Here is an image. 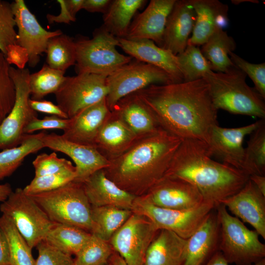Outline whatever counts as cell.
<instances>
[{
    "label": "cell",
    "mask_w": 265,
    "mask_h": 265,
    "mask_svg": "<svg viewBox=\"0 0 265 265\" xmlns=\"http://www.w3.org/2000/svg\"><path fill=\"white\" fill-rule=\"evenodd\" d=\"M149 107L162 129L181 139L208 143L218 125L214 106L204 79L169 84H153L135 92Z\"/></svg>",
    "instance_id": "obj_1"
},
{
    "label": "cell",
    "mask_w": 265,
    "mask_h": 265,
    "mask_svg": "<svg viewBox=\"0 0 265 265\" xmlns=\"http://www.w3.org/2000/svg\"><path fill=\"white\" fill-rule=\"evenodd\" d=\"M182 140L163 129L138 137L104 171L122 189L143 195L164 176Z\"/></svg>",
    "instance_id": "obj_2"
},
{
    "label": "cell",
    "mask_w": 265,
    "mask_h": 265,
    "mask_svg": "<svg viewBox=\"0 0 265 265\" xmlns=\"http://www.w3.org/2000/svg\"><path fill=\"white\" fill-rule=\"evenodd\" d=\"M207 144L182 140L163 177L178 178L195 186L204 201L215 206L238 192L249 179L240 169L213 160Z\"/></svg>",
    "instance_id": "obj_3"
},
{
    "label": "cell",
    "mask_w": 265,
    "mask_h": 265,
    "mask_svg": "<svg viewBox=\"0 0 265 265\" xmlns=\"http://www.w3.org/2000/svg\"><path fill=\"white\" fill-rule=\"evenodd\" d=\"M246 76L235 65L225 72H207L203 79L208 84L212 103L217 110L265 119L264 99L247 85Z\"/></svg>",
    "instance_id": "obj_4"
},
{
    "label": "cell",
    "mask_w": 265,
    "mask_h": 265,
    "mask_svg": "<svg viewBox=\"0 0 265 265\" xmlns=\"http://www.w3.org/2000/svg\"><path fill=\"white\" fill-rule=\"evenodd\" d=\"M29 196L53 222L91 233L92 206L82 183L72 181L55 189Z\"/></svg>",
    "instance_id": "obj_5"
},
{
    "label": "cell",
    "mask_w": 265,
    "mask_h": 265,
    "mask_svg": "<svg viewBox=\"0 0 265 265\" xmlns=\"http://www.w3.org/2000/svg\"><path fill=\"white\" fill-rule=\"evenodd\" d=\"M220 224L219 250L230 264L252 265L265 259V244L257 231L231 215L223 204L215 208Z\"/></svg>",
    "instance_id": "obj_6"
},
{
    "label": "cell",
    "mask_w": 265,
    "mask_h": 265,
    "mask_svg": "<svg viewBox=\"0 0 265 265\" xmlns=\"http://www.w3.org/2000/svg\"><path fill=\"white\" fill-rule=\"evenodd\" d=\"M74 41L77 74L92 73L107 77L133 59L117 50L118 38L103 26L94 30L91 38L80 35Z\"/></svg>",
    "instance_id": "obj_7"
},
{
    "label": "cell",
    "mask_w": 265,
    "mask_h": 265,
    "mask_svg": "<svg viewBox=\"0 0 265 265\" xmlns=\"http://www.w3.org/2000/svg\"><path fill=\"white\" fill-rule=\"evenodd\" d=\"M0 211L11 220L31 249L44 240L56 224L21 188L12 191L0 205Z\"/></svg>",
    "instance_id": "obj_8"
},
{
    "label": "cell",
    "mask_w": 265,
    "mask_h": 265,
    "mask_svg": "<svg viewBox=\"0 0 265 265\" xmlns=\"http://www.w3.org/2000/svg\"><path fill=\"white\" fill-rule=\"evenodd\" d=\"M215 208L213 203L204 201L200 205L191 209H165L153 205L143 195L135 198L131 211L147 217L158 230H169L187 239Z\"/></svg>",
    "instance_id": "obj_9"
},
{
    "label": "cell",
    "mask_w": 265,
    "mask_h": 265,
    "mask_svg": "<svg viewBox=\"0 0 265 265\" xmlns=\"http://www.w3.org/2000/svg\"><path fill=\"white\" fill-rule=\"evenodd\" d=\"M175 83L165 71L155 66L132 60L107 76L106 98L109 110L121 98L153 84Z\"/></svg>",
    "instance_id": "obj_10"
},
{
    "label": "cell",
    "mask_w": 265,
    "mask_h": 265,
    "mask_svg": "<svg viewBox=\"0 0 265 265\" xmlns=\"http://www.w3.org/2000/svg\"><path fill=\"white\" fill-rule=\"evenodd\" d=\"M9 74L14 83L15 102L9 113L0 125V149L19 146L24 136L26 125L38 117L36 111L30 106V72L27 68L19 69L10 66Z\"/></svg>",
    "instance_id": "obj_11"
},
{
    "label": "cell",
    "mask_w": 265,
    "mask_h": 265,
    "mask_svg": "<svg viewBox=\"0 0 265 265\" xmlns=\"http://www.w3.org/2000/svg\"><path fill=\"white\" fill-rule=\"evenodd\" d=\"M106 76L82 73L65 77L54 93L57 105L72 118L84 108L106 98Z\"/></svg>",
    "instance_id": "obj_12"
},
{
    "label": "cell",
    "mask_w": 265,
    "mask_h": 265,
    "mask_svg": "<svg viewBox=\"0 0 265 265\" xmlns=\"http://www.w3.org/2000/svg\"><path fill=\"white\" fill-rule=\"evenodd\" d=\"M159 230L147 217L132 212L108 242L127 265H143L147 250Z\"/></svg>",
    "instance_id": "obj_13"
},
{
    "label": "cell",
    "mask_w": 265,
    "mask_h": 265,
    "mask_svg": "<svg viewBox=\"0 0 265 265\" xmlns=\"http://www.w3.org/2000/svg\"><path fill=\"white\" fill-rule=\"evenodd\" d=\"M11 4L18 28L17 44L26 49L29 56L28 64L34 67L39 63L40 56L46 53L49 40L63 33L60 29L50 31L44 28L24 0H15Z\"/></svg>",
    "instance_id": "obj_14"
},
{
    "label": "cell",
    "mask_w": 265,
    "mask_h": 265,
    "mask_svg": "<svg viewBox=\"0 0 265 265\" xmlns=\"http://www.w3.org/2000/svg\"><path fill=\"white\" fill-rule=\"evenodd\" d=\"M41 138L44 148L64 153L73 160L76 169L74 182L82 183L92 174L110 164L95 147L69 141L55 133L43 132Z\"/></svg>",
    "instance_id": "obj_15"
},
{
    "label": "cell",
    "mask_w": 265,
    "mask_h": 265,
    "mask_svg": "<svg viewBox=\"0 0 265 265\" xmlns=\"http://www.w3.org/2000/svg\"><path fill=\"white\" fill-rule=\"evenodd\" d=\"M153 205L184 210L195 208L204 201L197 187L181 179L163 177L144 194Z\"/></svg>",
    "instance_id": "obj_16"
},
{
    "label": "cell",
    "mask_w": 265,
    "mask_h": 265,
    "mask_svg": "<svg viewBox=\"0 0 265 265\" xmlns=\"http://www.w3.org/2000/svg\"><path fill=\"white\" fill-rule=\"evenodd\" d=\"M262 120L238 128H227L219 125L215 126L207 144L211 155L217 156L223 163L241 170L244 138L259 127Z\"/></svg>",
    "instance_id": "obj_17"
},
{
    "label": "cell",
    "mask_w": 265,
    "mask_h": 265,
    "mask_svg": "<svg viewBox=\"0 0 265 265\" xmlns=\"http://www.w3.org/2000/svg\"><path fill=\"white\" fill-rule=\"evenodd\" d=\"M176 0H150L143 11L135 15L124 38L150 40L161 47L167 19Z\"/></svg>",
    "instance_id": "obj_18"
},
{
    "label": "cell",
    "mask_w": 265,
    "mask_h": 265,
    "mask_svg": "<svg viewBox=\"0 0 265 265\" xmlns=\"http://www.w3.org/2000/svg\"><path fill=\"white\" fill-rule=\"evenodd\" d=\"M221 204L242 222L249 224L265 239V196L251 180Z\"/></svg>",
    "instance_id": "obj_19"
},
{
    "label": "cell",
    "mask_w": 265,
    "mask_h": 265,
    "mask_svg": "<svg viewBox=\"0 0 265 265\" xmlns=\"http://www.w3.org/2000/svg\"><path fill=\"white\" fill-rule=\"evenodd\" d=\"M110 113L105 98L69 118L70 123L61 135L69 141L95 147L99 132Z\"/></svg>",
    "instance_id": "obj_20"
},
{
    "label": "cell",
    "mask_w": 265,
    "mask_h": 265,
    "mask_svg": "<svg viewBox=\"0 0 265 265\" xmlns=\"http://www.w3.org/2000/svg\"><path fill=\"white\" fill-rule=\"evenodd\" d=\"M195 21L196 13L189 0H176L167 19L161 48L175 55L183 53Z\"/></svg>",
    "instance_id": "obj_21"
},
{
    "label": "cell",
    "mask_w": 265,
    "mask_h": 265,
    "mask_svg": "<svg viewBox=\"0 0 265 265\" xmlns=\"http://www.w3.org/2000/svg\"><path fill=\"white\" fill-rule=\"evenodd\" d=\"M118 46L132 58L155 66L168 74L175 83L183 82L177 56L169 50L157 45L153 41H132L118 38Z\"/></svg>",
    "instance_id": "obj_22"
},
{
    "label": "cell",
    "mask_w": 265,
    "mask_h": 265,
    "mask_svg": "<svg viewBox=\"0 0 265 265\" xmlns=\"http://www.w3.org/2000/svg\"><path fill=\"white\" fill-rule=\"evenodd\" d=\"M219 241L220 224L214 208L187 239L184 265H205L219 250Z\"/></svg>",
    "instance_id": "obj_23"
},
{
    "label": "cell",
    "mask_w": 265,
    "mask_h": 265,
    "mask_svg": "<svg viewBox=\"0 0 265 265\" xmlns=\"http://www.w3.org/2000/svg\"><path fill=\"white\" fill-rule=\"evenodd\" d=\"M196 13L192 36L187 44L198 46L205 43L218 28L228 22V6L217 0H189Z\"/></svg>",
    "instance_id": "obj_24"
},
{
    "label": "cell",
    "mask_w": 265,
    "mask_h": 265,
    "mask_svg": "<svg viewBox=\"0 0 265 265\" xmlns=\"http://www.w3.org/2000/svg\"><path fill=\"white\" fill-rule=\"evenodd\" d=\"M82 184L91 206H113L131 210L136 197L110 180L104 169L95 172Z\"/></svg>",
    "instance_id": "obj_25"
},
{
    "label": "cell",
    "mask_w": 265,
    "mask_h": 265,
    "mask_svg": "<svg viewBox=\"0 0 265 265\" xmlns=\"http://www.w3.org/2000/svg\"><path fill=\"white\" fill-rule=\"evenodd\" d=\"M137 138L123 120L110 111L99 132L95 147L110 161L125 152Z\"/></svg>",
    "instance_id": "obj_26"
},
{
    "label": "cell",
    "mask_w": 265,
    "mask_h": 265,
    "mask_svg": "<svg viewBox=\"0 0 265 265\" xmlns=\"http://www.w3.org/2000/svg\"><path fill=\"white\" fill-rule=\"evenodd\" d=\"M110 111L115 112L138 137L162 129L151 109L135 92L120 99Z\"/></svg>",
    "instance_id": "obj_27"
},
{
    "label": "cell",
    "mask_w": 265,
    "mask_h": 265,
    "mask_svg": "<svg viewBox=\"0 0 265 265\" xmlns=\"http://www.w3.org/2000/svg\"><path fill=\"white\" fill-rule=\"evenodd\" d=\"M187 239L174 232L159 230L149 245L143 265H184Z\"/></svg>",
    "instance_id": "obj_28"
},
{
    "label": "cell",
    "mask_w": 265,
    "mask_h": 265,
    "mask_svg": "<svg viewBox=\"0 0 265 265\" xmlns=\"http://www.w3.org/2000/svg\"><path fill=\"white\" fill-rule=\"evenodd\" d=\"M147 2L145 0H112L103 14L102 26L115 37L125 38L133 17Z\"/></svg>",
    "instance_id": "obj_29"
},
{
    "label": "cell",
    "mask_w": 265,
    "mask_h": 265,
    "mask_svg": "<svg viewBox=\"0 0 265 265\" xmlns=\"http://www.w3.org/2000/svg\"><path fill=\"white\" fill-rule=\"evenodd\" d=\"M236 47L235 40L227 32L219 28L216 30L202 45L201 53L211 63L212 70L225 72L235 66L228 53Z\"/></svg>",
    "instance_id": "obj_30"
},
{
    "label": "cell",
    "mask_w": 265,
    "mask_h": 265,
    "mask_svg": "<svg viewBox=\"0 0 265 265\" xmlns=\"http://www.w3.org/2000/svg\"><path fill=\"white\" fill-rule=\"evenodd\" d=\"M132 213L130 210L113 206H92L91 233L108 242Z\"/></svg>",
    "instance_id": "obj_31"
},
{
    "label": "cell",
    "mask_w": 265,
    "mask_h": 265,
    "mask_svg": "<svg viewBox=\"0 0 265 265\" xmlns=\"http://www.w3.org/2000/svg\"><path fill=\"white\" fill-rule=\"evenodd\" d=\"M91 235L87 231L73 226L56 223L44 240L64 253L76 256Z\"/></svg>",
    "instance_id": "obj_32"
},
{
    "label": "cell",
    "mask_w": 265,
    "mask_h": 265,
    "mask_svg": "<svg viewBox=\"0 0 265 265\" xmlns=\"http://www.w3.org/2000/svg\"><path fill=\"white\" fill-rule=\"evenodd\" d=\"M42 132L24 134L21 144L0 152V181L11 175L28 155L44 148L41 140Z\"/></svg>",
    "instance_id": "obj_33"
},
{
    "label": "cell",
    "mask_w": 265,
    "mask_h": 265,
    "mask_svg": "<svg viewBox=\"0 0 265 265\" xmlns=\"http://www.w3.org/2000/svg\"><path fill=\"white\" fill-rule=\"evenodd\" d=\"M241 170L249 176L265 175V121L262 119L259 127L251 134L247 146L244 148Z\"/></svg>",
    "instance_id": "obj_34"
},
{
    "label": "cell",
    "mask_w": 265,
    "mask_h": 265,
    "mask_svg": "<svg viewBox=\"0 0 265 265\" xmlns=\"http://www.w3.org/2000/svg\"><path fill=\"white\" fill-rule=\"evenodd\" d=\"M47 64L52 68L65 72L76 61L74 38L63 33L51 38L46 51Z\"/></svg>",
    "instance_id": "obj_35"
},
{
    "label": "cell",
    "mask_w": 265,
    "mask_h": 265,
    "mask_svg": "<svg viewBox=\"0 0 265 265\" xmlns=\"http://www.w3.org/2000/svg\"><path fill=\"white\" fill-rule=\"evenodd\" d=\"M0 227L8 243L11 265H35V260L31 253L32 249L11 220L2 214L0 217Z\"/></svg>",
    "instance_id": "obj_36"
},
{
    "label": "cell",
    "mask_w": 265,
    "mask_h": 265,
    "mask_svg": "<svg viewBox=\"0 0 265 265\" xmlns=\"http://www.w3.org/2000/svg\"><path fill=\"white\" fill-rule=\"evenodd\" d=\"M65 73L44 64L39 71L30 74L29 85L31 99L41 100L48 94H54L64 80Z\"/></svg>",
    "instance_id": "obj_37"
},
{
    "label": "cell",
    "mask_w": 265,
    "mask_h": 265,
    "mask_svg": "<svg viewBox=\"0 0 265 265\" xmlns=\"http://www.w3.org/2000/svg\"><path fill=\"white\" fill-rule=\"evenodd\" d=\"M176 56L184 82L202 79L206 73L212 71L211 63L198 46L187 44L185 51Z\"/></svg>",
    "instance_id": "obj_38"
},
{
    "label": "cell",
    "mask_w": 265,
    "mask_h": 265,
    "mask_svg": "<svg viewBox=\"0 0 265 265\" xmlns=\"http://www.w3.org/2000/svg\"><path fill=\"white\" fill-rule=\"evenodd\" d=\"M114 252L108 242L92 234L86 243L75 256V265H108Z\"/></svg>",
    "instance_id": "obj_39"
},
{
    "label": "cell",
    "mask_w": 265,
    "mask_h": 265,
    "mask_svg": "<svg viewBox=\"0 0 265 265\" xmlns=\"http://www.w3.org/2000/svg\"><path fill=\"white\" fill-rule=\"evenodd\" d=\"M76 176V169L75 166L54 174L34 177L23 190L28 195L53 190L74 181Z\"/></svg>",
    "instance_id": "obj_40"
},
{
    "label": "cell",
    "mask_w": 265,
    "mask_h": 265,
    "mask_svg": "<svg viewBox=\"0 0 265 265\" xmlns=\"http://www.w3.org/2000/svg\"><path fill=\"white\" fill-rule=\"evenodd\" d=\"M10 66L0 51V125L10 112L15 100V87L9 74Z\"/></svg>",
    "instance_id": "obj_41"
},
{
    "label": "cell",
    "mask_w": 265,
    "mask_h": 265,
    "mask_svg": "<svg viewBox=\"0 0 265 265\" xmlns=\"http://www.w3.org/2000/svg\"><path fill=\"white\" fill-rule=\"evenodd\" d=\"M16 26L12 4L0 0V51L4 55L9 45L17 44Z\"/></svg>",
    "instance_id": "obj_42"
},
{
    "label": "cell",
    "mask_w": 265,
    "mask_h": 265,
    "mask_svg": "<svg viewBox=\"0 0 265 265\" xmlns=\"http://www.w3.org/2000/svg\"><path fill=\"white\" fill-rule=\"evenodd\" d=\"M32 165L36 177L54 174L75 166L70 160L58 158L55 152L39 154L33 161Z\"/></svg>",
    "instance_id": "obj_43"
},
{
    "label": "cell",
    "mask_w": 265,
    "mask_h": 265,
    "mask_svg": "<svg viewBox=\"0 0 265 265\" xmlns=\"http://www.w3.org/2000/svg\"><path fill=\"white\" fill-rule=\"evenodd\" d=\"M228 55L233 64L250 78L255 85L254 89L265 99V63H250L231 51Z\"/></svg>",
    "instance_id": "obj_44"
},
{
    "label": "cell",
    "mask_w": 265,
    "mask_h": 265,
    "mask_svg": "<svg viewBox=\"0 0 265 265\" xmlns=\"http://www.w3.org/2000/svg\"><path fill=\"white\" fill-rule=\"evenodd\" d=\"M36 248L38 257L35 265H75L71 255L60 251L44 240L40 242Z\"/></svg>",
    "instance_id": "obj_45"
},
{
    "label": "cell",
    "mask_w": 265,
    "mask_h": 265,
    "mask_svg": "<svg viewBox=\"0 0 265 265\" xmlns=\"http://www.w3.org/2000/svg\"><path fill=\"white\" fill-rule=\"evenodd\" d=\"M70 119L62 118L55 115L46 116L43 119L35 118L29 122L23 130L24 134H29L39 130L59 129L64 131L70 123Z\"/></svg>",
    "instance_id": "obj_46"
},
{
    "label": "cell",
    "mask_w": 265,
    "mask_h": 265,
    "mask_svg": "<svg viewBox=\"0 0 265 265\" xmlns=\"http://www.w3.org/2000/svg\"><path fill=\"white\" fill-rule=\"evenodd\" d=\"M5 57L10 65L14 64L19 69H25L29 59L26 49L17 44L10 45L7 47Z\"/></svg>",
    "instance_id": "obj_47"
},
{
    "label": "cell",
    "mask_w": 265,
    "mask_h": 265,
    "mask_svg": "<svg viewBox=\"0 0 265 265\" xmlns=\"http://www.w3.org/2000/svg\"><path fill=\"white\" fill-rule=\"evenodd\" d=\"M29 104L31 107L36 112L51 114L58 117L68 119L67 115L57 106L46 100H34L29 99Z\"/></svg>",
    "instance_id": "obj_48"
},
{
    "label": "cell",
    "mask_w": 265,
    "mask_h": 265,
    "mask_svg": "<svg viewBox=\"0 0 265 265\" xmlns=\"http://www.w3.org/2000/svg\"><path fill=\"white\" fill-rule=\"evenodd\" d=\"M57 2L60 7V12L57 15H53L48 14L46 16L47 19L49 24L53 23L70 24L75 22L76 18L73 17L68 10L65 0H57Z\"/></svg>",
    "instance_id": "obj_49"
},
{
    "label": "cell",
    "mask_w": 265,
    "mask_h": 265,
    "mask_svg": "<svg viewBox=\"0 0 265 265\" xmlns=\"http://www.w3.org/2000/svg\"><path fill=\"white\" fill-rule=\"evenodd\" d=\"M112 0H84L82 9L89 12H101L104 14Z\"/></svg>",
    "instance_id": "obj_50"
},
{
    "label": "cell",
    "mask_w": 265,
    "mask_h": 265,
    "mask_svg": "<svg viewBox=\"0 0 265 265\" xmlns=\"http://www.w3.org/2000/svg\"><path fill=\"white\" fill-rule=\"evenodd\" d=\"M0 265H11L8 243L5 236L0 227Z\"/></svg>",
    "instance_id": "obj_51"
},
{
    "label": "cell",
    "mask_w": 265,
    "mask_h": 265,
    "mask_svg": "<svg viewBox=\"0 0 265 265\" xmlns=\"http://www.w3.org/2000/svg\"><path fill=\"white\" fill-rule=\"evenodd\" d=\"M205 265H229L221 252L218 250ZM252 265H265V259Z\"/></svg>",
    "instance_id": "obj_52"
},
{
    "label": "cell",
    "mask_w": 265,
    "mask_h": 265,
    "mask_svg": "<svg viewBox=\"0 0 265 265\" xmlns=\"http://www.w3.org/2000/svg\"><path fill=\"white\" fill-rule=\"evenodd\" d=\"M65 1L71 14L76 18L77 13L82 9L84 0H65Z\"/></svg>",
    "instance_id": "obj_53"
},
{
    "label": "cell",
    "mask_w": 265,
    "mask_h": 265,
    "mask_svg": "<svg viewBox=\"0 0 265 265\" xmlns=\"http://www.w3.org/2000/svg\"><path fill=\"white\" fill-rule=\"evenodd\" d=\"M249 180L255 185L260 191L265 196V175L253 174L249 176Z\"/></svg>",
    "instance_id": "obj_54"
},
{
    "label": "cell",
    "mask_w": 265,
    "mask_h": 265,
    "mask_svg": "<svg viewBox=\"0 0 265 265\" xmlns=\"http://www.w3.org/2000/svg\"><path fill=\"white\" fill-rule=\"evenodd\" d=\"M12 192V189L9 183L0 184V202L6 200Z\"/></svg>",
    "instance_id": "obj_55"
},
{
    "label": "cell",
    "mask_w": 265,
    "mask_h": 265,
    "mask_svg": "<svg viewBox=\"0 0 265 265\" xmlns=\"http://www.w3.org/2000/svg\"><path fill=\"white\" fill-rule=\"evenodd\" d=\"M112 265H127L123 259L116 252H114L109 260Z\"/></svg>",
    "instance_id": "obj_56"
},
{
    "label": "cell",
    "mask_w": 265,
    "mask_h": 265,
    "mask_svg": "<svg viewBox=\"0 0 265 265\" xmlns=\"http://www.w3.org/2000/svg\"><path fill=\"white\" fill-rule=\"evenodd\" d=\"M108 265H112L110 263H109Z\"/></svg>",
    "instance_id": "obj_57"
}]
</instances>
